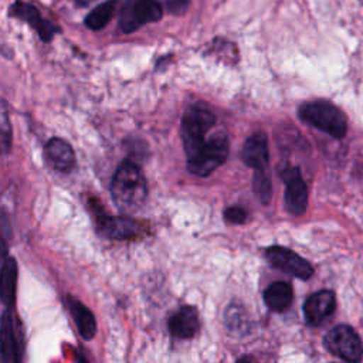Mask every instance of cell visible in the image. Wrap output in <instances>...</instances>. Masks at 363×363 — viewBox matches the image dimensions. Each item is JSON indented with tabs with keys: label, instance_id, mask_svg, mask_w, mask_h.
Listing matches in <instances>:
<instances>
[{
	"label": "cell",
	"instance_id": "1",
	"mask_svg": "<svg viewBox=\"0 0 363 363\" xmlns=\"http://www.w3.org/2000/svg\"><path fill=\"white\" fill-rule=\"evenodd\" d=\"M111 191L121 210L130 213L140 208L147 196V186L140 167L130 160L122 162L113 174Z\"/></svg>",
	"mask_w": 363,
	"mask_h": 363
},
{
	"label": "cell",
	"instance_id": "2",
	"mask_svg": "<svg viewBox=\"0 0 363 363\" xmlns=\"http://www.w3.org/2000/svg\"><path fill=\"white\" fill-rule=\"evenodd\" d=\"M298 115L305 123L330 135L335 139H342L347 132L346 115L336 105L328 101L316 99L305 102L299 106Z\"/></svg>",
	"mask_w": 363,
	"mask_h": 363
},
{
	"label": "cell",
	"instance_id": "3",
	"mask_svg": "<svg viewBox=\"0 0 363 363\" xmlns=\"http://www.w3.org/2000/svg\"><path fill=\"white\" fill-rule=\"evenodd\" d=\"M216 115L204 102L190 105L182 119V139L187 159L194 156L207 142V132L214 126Z\"/></svg>",
	"mask_w": 363,
	"mask_h": 363
},
{
	"label": "cell",
	"instance_id": "4",
	"mask_svg": "<svg viewBox=\"0 0 363 363\" xmlns=\"http://www.w3.org/2000/svg\"><path fill=\"white\" fill-rule=\"evenodd\" d=\"M228 156V139L223 132L214 133L207 139L204 146L187 159L189 172L196 176H208L220 167Z\"/></svg>",
	"mask_w": 363,
	"mask_h": 363
},
{
	"label": "cell",
	"instance_id": "5",
	"mask_svg": "<svg viewBox=\"0 0 363 363\" xmlns=\"http://www.w3.org/2000/svg\"><path fill=\"white\" fill-rule=\"evenodd\" d=\"M326 349L347 363H359L363 345L357 333L347 325H337L325 336Z\"/></svg>",
	"mask_w": 363,
	"mask_h": 363
},
{
	"label": "cell",
	"instance_id": "6",
	"mask_svg": "<svg viewBox=\"0 0 363 363\" xmlns=\"http://www.w3.org/2000/svg\"><path fill=\"white\" fill-rule=\"evenodd\" d=\"M163 14L159 0H135L125 6L121 17V28L125 33H132L140 26L160 20Z\"/></svg>",
	"mask_w": 363,
	"mask_h": 363
},
{
	"label": "cell",
	"instance_id": "7",
	"mask_svg": "<svg viewBox=\"0 0 363 363\" xmlns=\"http://www.w3.org/2000/svg\"><path fill=\"white\" fill-rule=\"evenodd\" d=\"M265 257L272 267L286 274H291L296 278L308 279L313 274L312 265L305 258H302L301 255H298L289 248L279 247V245L269 247L265 252Z\"/></svg>",
	"mask_w": 363,
	"mask_h": 363
},
{
	"label": "cell",
	"instance_id": "8",
	"mask_svg": "<svg viewBox=\"0 0 363 363\" xmlns=\"http://www.w3.org/2000/svg\"><path fill=\"white\" fill-rule=\"evenodd\" d=\"M281 176L286 184L285 206L288 211L294 216H302L308 207V187L299 173V169H286Z\"/></svg>",
	"mask_w": 363,
	"mask_h": 363
},
{
	"label": "cell",
	"instance_id": "9",
	"mask_svg": "<svg viewBox=\"0 0 363 363\" xmlns=\"http://www.w3.org/2000/svg\"><path fill=\"white\" fill-rule=\"evenodd\" d=\"M335 305L336 299L332 291L323 289L315 292L303 303L305 320L312 326H318L335 311Z\"/></svg>",
	"mask_w": 363,
	"mask_h": 363
},
{
	"label": "cell",
	"instance_id": "10",
	"mask_svg": "<svg viewBox=\"0 0 363 363\" xmlns=\"http://www.w3.org/2000/svg\"><path fill=\"white\" fill-rule=\"evenodd\" d=\"M269 152H268V139L264 132H255L242 146V160L248 167L255 170H264L268 164Z\"/></svg>",
	"mask_w": 363,
	"mask_h": 363
},
{
	"label": "cell",
	"instance_id": "11",
	"mask_svg": "<svg viewBox=\"0 0 363 363\" xmlns=\"http://www.w3.org/2000/svg\"><path fill=\"white\" fill-rule=\"evenodd\" d=\"M10 13L14 17L21 18L23 21L30 24L33 28H35L43 41H50L52 38V35L57 33V27L54 24H51L48 20H44L41 17L40 11L34 6H31V4H27V3H23V1H17L11 7Z\"/></svg>",
	"mask_w": 363,
	"mask_h": 363
},
{
	"label": "cell",
	"instance_id": "12",
	"mask_svg": "<svg viewBox=\"0 0 363 363\" xmlns=\"http://www.w3.org/2000/svg\"><path fill=\"white\" fill-rule=\"evenodd\" d=\"M199 313L196 308L190 305L182 306L176 313L169 319V330L173 336L189 339L196 335L199 330Z\"/></svg>",
	"mask_w": 363,
	"mask_h": 363
},
{
	"label": "cell",
	"instance_id": "13",
	"mask_svg": "<svg viewBox=\"0 0 363 363\" xmlns=\"http://www.w3.org/2000/svg\"><path fill=\"white\" fill-rule=\"evenodd\" d=\"M45 157L48 163L60 170V172H69L75 164V155L69 143L62 139L52 138L45 145Z\"/></svg>",
	"mask_w": 363,
	"mask_h": 363
},
{
	"label": "cell",
	"instance_id": "14",
	"mask_svg": "<svg viewBox=\"0 0 363 363\" xmlns=\"http://www.w3.org/2000/svg\"><path fill=\"white\" fill-rule=\"evenodd\" d=\"M98 225L104 235L116 240H128L139 233V225L125 217L101 216L98 217Z\"/></svg>",
	"mask_w": 363,
	"mask_h": 363
},
{
	"label": "cell",
	"instance_id": "15",
	"mask_svg": "<svg viewBox=\"0 0 363 363\" xmlns=\"http://www.w3.org/2000/svg\"><path fill=\"white\" fill-rule=\"evenodd\" d=\"M67 305H68V309H69L71 316L77 325L79 335L85 340H91L96 332V322H95L92 312L82 302H79L78 299H75L69 295L67 296Z\"/></svg>",
	"mask_w": 363,
	"mask_h": 363
},
{
	"label": "cell",
	"instance_id": "16",
	"mask_svg": "<svg viewBox=\"0 0 363 363\" xmlns=\"http://www.w3.org/2000/svg\"><path fill=\"white\" fill-rule=\"evenodd\" d=\"M264 302L271 311H285L292 302V286L284 281H277L271 284L264 291Z\"/></svg>",
	"mask_w": 363,
	"mask_h": 363
},
{
	"label": "cell",
	"instance_id": "17",
	"mask_svg": "<svg viewBox=\"0 0 363 363\" xmlns=\"http://www.w3.org/2000/svg\"><path fill=\"white\" fill-rule=\"evenodd\" d=\"M1 356L4 363H18L17 342L14 337L13 320L9 311H4L1 318Z\"/></svg>",
	"mask_w": 363,
	"mask_h": 363
},
{
	"label": "cell",
	"instance_id": "18",
	"mask_svg": "<svg viewBox=\"0 0 363 363\" xmlns=\"http://www.w3.org/2000/svg\"><path fill=\"white\" fill-rule=\"evenodd\" d=\"M17 282V265L14 258H7L1 267V301L10 306L14 299Z\"/></svg>",
	"mask_w": 363,
	"mask_h": 363
},
{
	"label": "cell",
	"instance_id": "19",
	"mask_svg": "<svg viewBox=\"0 0 363 363\" xmlns=\"http://www.w3.org/2000/svg\"><path fill=\"white\" fill-rule=\"evenodd\" d=\"M116 9V0H108L99 6H96L86 17H85V26L94 31H98L104 28L111 18L115 14Z\"/></svg>",
	"mask_w": 363,
	"mask_h": 363
},
{
	"label": "cell",
	"instance_id": "20",
	"mask_svg": "<svg viewBox=\"0 0 363 363\" xmlns=\"http://www.w3.org/2000/svg\"><path fill=\"white\" fill-rule=\"evenodd\" d=\"M225 325L235 333H244L248 330L247 312L238 305H230L225 309Z\"/></svg>",
	"mask_w": 363,
	"mask_h": 363
},
{
	"label": "cell",
	"instance_id": "21",
	"mask_svg": "<svg viewBox=\"0 0 363 363\" xmlns=\"http://www.w3.org/2000/svg\"><path fill=\"white\" fill-rule=\"evenodd\" d=\"M254 191L257 194V197L259 199L261 203L267 204L271 199L272 194V187H271V182L268 179V176L265 174L264 170H255L254 174Z\"/></svg>",
	"mask_w": 363,
	"mask_h": 363
},
{
	"label": "cell",
	"instance_id": "22",
	"mask_svg": "<svg viewBox=\"0 0 363 363\" xmlns=\"http://www.w3.org/2000/svg\"><path fill=\"white\" fill-rule=\"evenodd\" d=\"M224 218H225V221H228L231 224H241L247 220V211L242 207L233 206V207L225 208Z\"/></svg>",
	"mask_w": 363,
	"mask_h": 363
},
{
	"label": "cell",
	"instance_id": "23",
	"mask_svg": "<svg viewBox=\"0 0 363 363\" xmlns=\"http://www.w3.org/2000/svg\"><path fill=\"white\" fill-rule=\"evenodd\" d=\"M190 4V0H167V9L172 14H183Z\"/></svg>",
	"mask_w": 363,
	"mask_h": 363
},
{
	"label": "cell",
	"instance_id": "24",
	"mask_svg": "<svg viewBox=\"0 0 363 363\" xmlns=\"http://www.w3.org/2000/svg\"><path fill=\"white\" fill-rule=\"evenodd\" d=\"M7 116L6 112L3 111V125H1V140H3V150L7 152L9 145H10V130L7 128Z\"/></svg>",
	"mask_w": 363,
	"mask_h": 363
},
{
	"label": "cell",
	"instance_id": "25",
	"mask_svg": "<svg viewBox=\"0 0 363 363\" xmlns=\"http://www.w3.org/2000/svg\"><path fill=\"white\" fill-rule=\"evenodd\" d=\"M237 363H252V359L248 357V356H242L237 360Z\"/></svg>",
	"mask_w": 363,
	"mask_h": 363
},
{
	"label": "cell",
	"instance_id": "26",
	"mask_svg": "<svg viewBox=\"0 0 363 363\" xmlns=\"http://www.w3.org/2000/svg\"><path fill=\"white\" fill-rule=\"evenodd\" d=\"M75 363H88V362H86V359H85L82 354H78V356H77V362H75Z\"/></svg>",
	"mask_w": 363,
	"mask_h": 363
},
{
	"label": "cell",
	"instance_id": "27",
	"mask_svg": "<svg viewBox=\"0 0 363 363\" xmlns=\"http://www.w3.org/2000/svg\"><path fill=\"white\" fill-rule=\"evenodd\" d=\"M79 4H82V6H88V4H91L92 1H95V0H77Z\"/></svg>",
	"mask_w": 363,
	"mask_h": 363
}]
</instances>
